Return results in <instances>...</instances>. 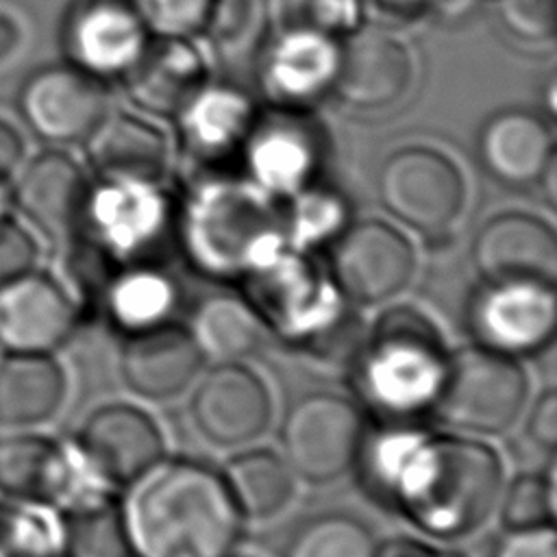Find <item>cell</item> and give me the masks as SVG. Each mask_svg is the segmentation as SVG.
Instances as JSON below:
<instances>
[{
  "mask_svg": "<svg viewBox=\"0 0 557 557\" xmlns=\"http://www.w3.org/2000/svg\"><path fill=\"white\" fill-rule=\"evenodd\" d=\"M361 490L387 511L435 540L476 533L498 505L503 459L466 433L422 422H376L366 429L357 461Z\"/></svg>",
  "mask_w": 557,
  "mask_h": 557,
  "instance_id": "1",
  "label": "cell"
},
{
  "mask_svg": "<svg viewBox=\"0 0 557 557\" xmlns=\"http://www.w3.org/2000/svg\"><path fill=\"white\" fill-rule=\"evenodd\" d=\"M120 503L131 557H228L244 516L220 470L194 457H161Z\"/></svg>",
  "mask_w": 557,
  "mask_h": 557,
  "instance_id": "2",
  "label": "cell"
},
{
  "mask_svg": "<svg viewBox=\"0 0 557 557\" xmlns=\"http://www.w3.org/2000/svg\"><path fill=\"white\" fill-rule=\"evenodd\" d=\"M448 355L426 313L411 305L389 307L348 352L352 400L374 422H420L433 411Z\"/></svg>",
  "mask_w": 557,
  "mask_h": 557,
  "instance_id": "3",
  "label": "cell"
},
{
  "mask_svg": "<svg viewBox=\"0 0 557 557\" xmlns=\"http://www.w3.org/2000/svg\"><path fill=\"white\" fill-rule=\"evenodd\" d=\"M244 298L252 305L265 331L294 348L329 355L339 339L357 342L350 305L302 250L285 246L242 281Z\"/></svg>",
  "mask_w": 557,
  "mask_h": 557,
  "instance_id": "4",
  "label": "cell"
},
{
  "mask_svg": "<svg viewBox=\"0 0 557 557\" xmlns=\"http://www.w3.org/2000/svg\"><path fill=\"white\" fill-rule=\"evenodd\" d=\"M529 379L518 359L468 344L450 350L433 416L457 433L500 435L522 416Z\"/></svg>",
  "mask_w": 557,
  "mask_h": 557,
  "instance_id": "5",
  "label": "cell"
},
{
  "mask_svg": "<svg viewBox=\"0 0 557 557\" xmlns=\"http://www.w3.org/2000/svg\"><path fill=\"white\" fill-rule=\"evenodd\" d=\"M187 261L207 278L244 281L252 270L281 252L285 224L252 200H211L202 205L181 235Z\"/></svg>",
  "mask_w": 557,
  "mask_h": 557,
  "instance_id": "6",
  "label": "cell"
},
{
  "mask_svg": "<svg viewBox=\"0 0 557 557\" xmlns=\"http://www.w3.org/2000/svg\"><path fill=\"white\" fill-rule=\"evenodd\" d=\"M366 435L361 407L335 392L296 398L281 422V455L296 479L324 485L355 468Z\"/></svg>",
  "mask_w": 557,
  "mask_h": 557,
  "instance_id": "7",
  "label": "cell"
},
{
  "mask_svg": "<svg viewBox=\"0 0 557 557\" xmlns=\"http://www.w3.org/2000/svg\"><path fill=\"white\" fill-rule=\"evenodd\" d=\"M474 344L520 359L542 352L555 337V283L542 278H481L463 309Z\"/></svg>",
  "mask_w": 557,
  "mask_h": 557,
  "instance_id": "8",
  "label": "cell"
},
{
  "mask_svg": "<svg viewBox=\"0 0 557 557\" xmlns=\"http://www.w3.org/2000/svg\"><path fill=\"white\" fill-rule=\"evenodd\" d=\"M109 492L74 442L26 429L0 435V498L48 505L59 511Z\"/></svg>",
  "mask_w": 557,
  "mask_h": 557,
  "instance_id": "9",
  "label": "cell"
},
{
  "mask_svg": "<svg viewBox=\"0 0 557 557\" xmlns=\"http://www.w3.org/2000/svg\"><path fill=\"white\" fill-rule=\"evenodd\" d=\"M324 270L348 305H381L409 285L416 272V250L389 222L359 220L329 242Z\"/></svg>",
  "mask_w": 557,
  "mask_h": 557,
  "instance_id": "10",
  "label": "cell"
},
{
  "mask_svg": "<svg viewBox=\"0 0 557 557\" xmlns=\"http://www.w3.org/2000/svg\"><path fill=\"white\" fill-rule=\"evenodd\" d=\"M383 209L424 235L444 233L466 205L459 168L440 150L409 146L392 152L376 176Z\"/></svg>",
  "mask_w": 557,
  "mask_h": 557,
  "instance_id": "11",
  "label": "cell"
},
{
  "mask_svg": "<svg viewBox=\"0 0 557 557\" xmlns=\"http://www.w3.org/2000/svg\"><path fill=\"white\" fill-rule=\"evenodd\" d=\"M189 418L205 442L239 448L270 426L272 396L263 379L244 361L215 363L191 392Z\"/></svg>",
  "mask_w": 557,
  "mask_h": 557,
  "instance_id": "12",
  "label": "cell"
},
{
  "mask_svg": "<svg viewBox=\"0 0 557 557\" xmlns=\"http://www.w3.org/2000/svg\"><path fill=\"white\" fill-rule=\"evenodd\" d=\"M74 444L109 487H126L165 455L159 424L128 403L94 409L83 420Z\"/></svg>",
  "mask_w": 557,
  "mask_h": 557,
  "instance_id": "13",
  "label": "cell"
},
{
  "mask_svg": "<svg viewBox=\"0 0 557 557\" xmlns=\"http://www.w3.org/2000/svg\"><path fill=\"white\" fill-rule=\"evenodd\" d=\"M20 111L41 139L72 144L87 139L107 117V94L78 65H50L24 83Z\"/></svg>",
  "mask_w": 557,
  "mask_h": 557,
  "instance_id": "14",
  "label": "cell"
},
{
  "mask_svg": "<svg viewBox=\"0 0 557 557\" xmlns=\"http://www.w3.org/2000/svg\"><path fill=\"white\" fill-rule=\"evenodd\" d=\"M78 322L81 307L48 272L35 268L0 289V346L7 352H54Z\"/></svg>",
  "mask_w": 557,
  "mask_h": 557,
  "instance_id": "15",
  "label": "cell"
},
{
  "mask_svg": "<svg viewBox=\"0 0 557 557\" xmlns=\"http://www.w3.org/2000/svg\"><path fill=\"white\" fill-rule=\"evenodd\" d=\"M91 185L67 154L50 150L33 157L11 185V202L22 220L52 242H70L85 218Z\"/></svg>",
  "mask_w": 557,
  "mask_h": 557,
  "instance_id": "16",
  "label": "cell"
},
{
  "mask_svg": "<svg viewBox=\"0 0 557 557\" xmlns=\"http://www.w3.org/2000/svg\"><path fill=\"white\" fill-rule=\"evenodd\" d=\"M413 78L407 48L379 28L352 33L335 52L333 85L339 98L357 109H385L398 102Z\"/></svg>",
  "mask_w": 557,
  "mask_h": 557,
  "instance_id": "17",
  "label": "cell"
},
{
  "mask_svg": "<svg viewBox=\"0 0 557 557\" xmlns=\"http://www.w3.org/2000/svg\"><path fill=\"white\" fill-rule=\"evenodd\" d=\"M205 357L189 329L174 320L126 335L120 350L122 383L146 400H170L198 376Z\"/></svg>",
  "mask_w": 557,
  "mask_h": 557,
  "instance_id": "18",
  "label": "cell"
},
{
  "mask_svg": "<svg viewBox=\"0 0 557 557\" xmlns=\"http://www.w3.org/2000/svg\"><path fill=\"white\" fill-rule=\"evenodd\" d=\"M470 259L481 278H542L555 283L557 237L553 226L524 211L492 215L474 233Z\"/></svg>",
  "mask_w": 557,
  "mask_h": 557,
  "instance_id": "19",
  "label": "cell"
},
{
  "mask_svg": "<svg viewBox=\"0 0 557 557\" xmlns=\"http://www.w3.org/2000/svg\"><path fill=\"white\" fill-rule=\"evenodd\" d=\"M133 0H83L65 24V46L89 74L124 72L144 41Z\"/></svg>",
  "mask_w": 557,
  "mask_h": 557,
  "instance_id": "20",
  "label": "cell"
},
{
  "mask_svg": "<svg viewBox=\"0 0 557 557\" xmlns=\"http://www.w3.org/2000/svg\"><path fill=\"white\" fill-rule=\"evenodd\" d=\"M131 98L150 113L176 115L200 94L205 67L200 57L178 37L144 44L124 67Z\"/></svg>",
  "mask_w": 557,
  "mask_h": 557,
  "instance_id": "21",
  "label": "cell"
},
{
  "mask_svg": "<svg viewBox=\"0 0 557 557\" xmlns=\"http://www.w3.org/2000/svg\"><path fill=\"white\" fill-rule=\"evenodd\" d=\"M178 305V281L163 263H133L113 270L102 281L89 307L126 337L170 322Z\"/></svg>",
  "mask_w": 557,
  "mask_h": 557,
  "instance_id": "22",
  "label": "cell"
},
{
  "mask_svg": "<svg viewBox=\"0 0 557 557\" xmlns=\"http://www.w3.org/2000/svg\"><path fill=\"white\" fill-rule=\"evenodd\" d=\"M479 159L490 176L507 187H527L555 161L548 126L527 111L490 117L479 135Z\"/></svg>",
  "mask_w": 557,
  "mask_h": 557,
  "instance_id": "23",
  "label": "cell"
},
{
  "mask_svg": "<svg viewBox=\"0 0 557 557\" xmlns=\"http://www.w3.org/2000/svg\"><path fill=\"white\" fill-rule=\"evenodd\" d=\"M67 396V376L52 352H7L0 359V429L22 431L52 420Z\"/></svg>",
  "mask_w": 557,
  "mask_h": 557,
  "instance_id": "24",
  "label": "cell"
},
{
  "mask_svg": "<svg viewBox=\"0 0 557 557\" xmlns=\"http://www.w3.org/2000/svg\"><path fill=\"white\" fill-rule=\"evenodd\" d=\"M87 154L96 172L109 183L152 185L165 170L163 135L133 115L104 117L87 137Z\"/></svg>",
  "mask_w": 557,
  "mask_h": 557,
  "instance_id": "25",
  "label": "cell"
},
{
  "mask_svg": "<svg viewBox=\"0 0 557 557\" xmlns=\"http://www.w3.org/2000/svg\"><path fill=\"white\" fill-rule=\"evenodd\" d=\"M189 333L205 359L244 361L263 342L265 326L252 305L237 294L202 296L189 315Z\"/></svg>",
  "mask_w": 557,
  "mask_h": 557,
  "instance_id": "26",
  "label": "cell"
},
{
  "mask_svg": "<svg viewBox=\"0 0 557 557\" xmlns=\"http://www.w3.org/2000/svg\"><path fill=\"white\" fill-rule=\"evenodd\" d=\"M220 472L244 520H268L276 516L289 505L296 492L292 468L272 448L242 450Z\"/></svg>",
  "mask_w": 557,
  "mask_h": 557,
  "instance_id": "27",
  "label": "cell"
},
{
  "mask_svg": "<svg viewBox=\"0 0 557 557\" xmlns=\"http://www.w3.org/2000/svg\"><path fill=\"white\" fill-rule=\"evenodd\" d=\"M63 516V557H131L120 503L109 492L81 500Z\"/></svg>",
  "mask_w": 557,
  "mask_h": 557,
  "instance_id": "28",
  "label": "cell"
},
{
  "mask_svg": "<svg viewBox=\"0 0 557 557\" xmlns=\"http://www.w3.org/2000/svg\"><path fill=\"white\" fill-rule=\"evenodd\" d=\"M379 540L352 513L324 511L305 518L287 535L281 557H376Z\"/></svg>",
  "mask_w": 557,
  "mask_h": 557,
  "instance_id": "29",
  "label": "cell"
},
{
  "mask_svg": "<svg viewBox=\"0 0 557 557\" xmlns=\"http://www.w3.org/2000/svg\"><path fill=\"white\" fill-rule=\"evenodd\" d=\"M335 54L322 35L278 37L268 63V81L283 98H307L333 76Z\"/></svg>",
  "mask_w": 557,
  "mask_h": 557,
  "instance_id": "30",
  "label": "cell"
},
{
  "mask_svg": "<svg viewBox=\"0 0 557 557\" xmlns=\"http://www.w3.org/2000/svg\"><path fill=\"white\" fill-rule=\"evenodd\" d=\"M0 557H63L61 511L0 498Z\"/></svg>",
  "mask_w": 557,
  "mask_h": 557,
  "instance_id": "31",
  "label": "cell"
},
{
  "mask_svg": "<svg viewBox=\"0 0 557 557\" xmlns=\"http://www.w3.org/2000/svg\"><path fill=\"white\" fill-rule=\"evenodd\" d=\"M500 520L507 529L542 527L555 520V468L516 474L500 492Z\"/></svg>",
  "mask_w": 557,
  "mask_h": 557,
  "instance_id": "32",
  "label": "cell"
},
{
  "mask_svg": "<svg viewBox=\"0 0 557 557\" xmlns=\"http://www.w3.org/2000/svg\"><path fill=\"white\" fill-rule=\"evenodd\" d=\"M263 13L276 37H324L344 20V0H263Z\"/></svg>",
  "mask_w": 557,
  "mask_h": 557,
  "instance_id": "33",
  "label": "cell"
},
{
  "mask_svg": "<svg viewBox=\"0 0 557 557\" xmlns=\"http://www.w3.org/2000/svg\"><path fill=\"white\" fill-rule=\"evenodd\" d=\"M144 26L161 37H185L207 30L218 0H133Z\"/></svg>",
  "mask_w": 557,
  "mask_h": 557,
  "instance_id": "34",
  "label": "cell"
},
{
  "mask_svg": "<svg viewBox=\"0 0 557 557\" xmlns=\"http://www.w3.org/2000/svg\"><path fill=\"white\" fill-rule=\"evenodd\" d=\"M557 0H500L498 20L520 41L542 44L555 35Z\"/></svg>",
  "mask_w": 557,
  "mask_h": 557,
  "instance_id": "35",
  "label": "cell"
},
{
  "mask_svg": "<svg viewBox=\"0 0 557 557\" xmlns=\"http://www.w3.org/2000/svg\"><path fill=\"white\" fill-rule=\"evenodd\" d=\"M39 244L33 231L13 215L0 224V289L37 268Z\"/></svg>",
  "mask_w": 557,
  "mask_h": 557,
  "instance_id": "36",
  "label": "cell"
},
{
  "mask_svg": "<svg viewBox=\"0 0 557 557\" xmlns=\"http://www.w3.org/2000/svg\"><path fill=\"white\" fill-rule=\"evenodd\" d=\"M487 557H557L555 527H505V531L492 542Z\"/></svg>",
  "mask_w": 557,
  "mask_h": 557,
  "instance_id": "37",
  "label": "cell"
},
{
  "mask_svg": "<svg viewBox=\"0 0 557 557\" xmlns=\"http://www.w3.org/2000/svg\"><path fill=\"white\" fill-rule=\"evenodd\" d=\"M524 431H527V440L537 450L553 455L557 444V392L553 387H546L533 400L527 413Z\"/></svg>",
  "mask_w": 557,
  "mask_h": 557,
  "instance_id": "38",
  "label": "cell"
},
{
  "mask_svg": "<svg viewBox=\"0 0 557 557\" xmlns=\"http://www.w3.org/2000/svg\"><path fill=\"white\" fill-rule=\"evenodd\" d=\"M250 17V4L248 0H218L211 24L207 33H215L224 39L237 35L242 28H246Z\"/></svg>",
  "mask_w": 557,
  "mask_h": 557,
  "instance_id": "39",
  "label": "cell"
},
{
  "mask_svg": "<svg viewBox=\"0 0 557 557\" xmlns=\"http://www.w3.org/2000/svg\"><path fill=\"white\" fill-rule=\"evenodd\" d=\"M376 557H461L459 553L440 548L431 542L416 540L409 535H398L385 542H379Z\"/></svg>",
  "mask_w": 557,
  "mask_h": 557,
  "instance_id": "40",
  "label": "cell"
},
{
  "mask_svg": "<svg viewBox=\"0 0 557 557\" xmlns=\"http://www.w3.org/2000/svg\"><path fill=\"white\" fill-rule=\"evenodd\" d=\"M431 0H363L370 15L379 22H405L416 15L429 4Z\"/></svg>",
  "mask_w": 557,
  "mask_h": 557,
  "instance_id": "41",
  "label": "cell"
},
{
  "mask_svg": "<svg viewBox=\"0 0 557 557\" xmlns=\"http://www.w3.org/2000/svg\"><path fill=\"white\" fill-rule=\"evenodd\" d=\"M24 159V139L22 135L4 120H0V176L9 178L17 172Z\"/></svg>",
  "mask_w": 557,
  "mask_h": 557,
  "instance_id": "42",
  "label": "cell"
},
{
  "mask_svg": "<svg viewBox=\"0 0 557 557\" xmlns=\"http://www.w3.org/2000/svg\"><path fill=\"white\" fill-rule=\"evenodd\" d=\"M17 44H20L17 22L9 13L0 11V63L13 54Z\"/></svg>",
  "mask_w": 557,
  "mask_h": 557,
  "instance_id": "43",
  "label": "cell"
},
{
  "mask_svg": "<svg viewBox=\"0 0 557 557\" xmlns=\"http://www.w3.org/2000/svg\"><path fill=\"white\" fill-rule=\"evenodd\" d=\"M537 185H540V189H542V194H544L546 202H548L550 207H555V196H557V185H555V161L544 170V174H542V178L537 181Z\"/></svg>",
  "mask_w": 557,
  "mask_h": 557,
  "instance_id": "44",
  "label": "cell"
},
{
  "mask_svg": "<svg viewBox=\"0 0 557 557\" xmlns=\"http://www.w3.org/2000/svg\"><path fill=\"white\" fill-rule=\"evenodd\" d=\"M11 181L0 176V224L11 218Z\"/></svg>",
  "mask_w": 557,
  "mask_h": 557,
  "instance_id": "45",
  "label": "cell"
},
{
  "mask_svg": "<svg viewBox=\"0 0 557 557\" xmlns=\"http://www.w3.org/2000/svg\"><path fill=\"white\" fill-rule=\"evenodd\" d=\"M228 557H242V555H235V553H233V555H228Z\"/></svg>",
  "mask_w": 557,
  "mask_h": 557,
  "instance_id": "46",
  "label": "cell"
}]
</instances>
